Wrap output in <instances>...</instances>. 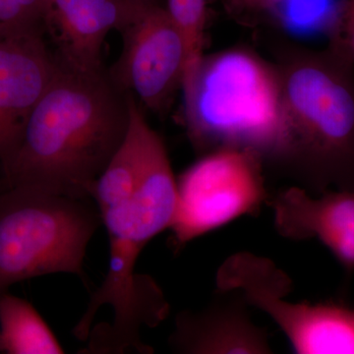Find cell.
I'll list each match as a JSON object with an SVG mask.
<instances>
[{
	"label": "cell",
	"mask_w": 354,
	"mask_h": 354,
	"mask_svg": "<svg viewBox=\"0 0 354 354\" xmlns=\"http://www.w3.org/2000/svg\"><path fill=\"white\" fill-rule=\"evenodd\" d=\"M129 123L130 95L108 71H78L62 62L17 144L0 162V190L91 198Z\"/></svg>",
	"instance_id": "1"
},
{
	"label": "cell",
	"mask_w": 354,
	"mask_h": 354,
	"mask_svg": "<svg viewBox=\"0 0 354 354\" xmlns=\"http://www.w3.org/2000/svg\"><path fill=\"white\" fill-rule=\"evenodd\" d=\"M176 180L160 165L142 167L132 187L95 200L109 236V266L73 333L86 337L99 310H113L104 323L109 337L132 342L144 328H156L169 314V304L157 281L137 272V261L149 242L171 228L176 215Z\"/></svg>",
	"instance_id": "2"
},
{
	"label": "cell",
	"mask_w": 354,
	"mask_h": 354,
	"mask_svg": "<svg viewBox=\"0 0 354 354\" xmlns=\"http://www.w3.org/2000/svg\"><path fill=\"white\" fill-rule=\"evenodd\" d=\"M290 140L286 172L312 194L354 191V66L328 46L279 48Z\"/></svg>",
	"instance_id": "3"
},
{
	"label": "cell",
	"mask_w": 354,
	"mask_h": 354,
	"mask_svg": "<svg viewBox=\"0 0 354 354\" xmlns=\"http://www.w3.org/2000/svg\"><path fill=\"white\" fill-rule=\"evenodd\" d=\"M183 92L184 123L196 150L241 149L286 172L290 140L274 64L244 48L205 55Z\"/></svg>",
	"instance_id": "4"
},
{
	"label": "cell",
	"mask_w": 354,
	"mask_h": 354,
	"mask_svg": "<svg viewBox=\"0 0 354 354\" xmlns=\"http://www.w3.org/2000/svg\"><path fill=\"white\" fill-rule=\"evenodd\" d=\"M100 225L92 198L0 190V295L38 277H82Z\"/></svg>",
	"instance_id": "5"
},
{
	"label": "cell",
	"mask_w": 354,
	"mask_h": 354,
	"mask_svg": "<svg viewBox=\"0 0 354 354\" xmlns=\"http://www.w3.org/2000/svg\"><path fill=\"white\" fill-rule=\"evenodd\" d=\"M218 291H236L249 306L267 314L300 354H354V309L334 304L288 299L292 279L272 260L250 252L225 259L216 278Z\"/></svg>",
	"instance_id": "6"
},
{
	"label": "cell",
	"mask_w": 354,
	"mask_h": 354,
	"mask_svg": "<svg viewBox=\"0 0 354 354\" xmlns=\"http://www.w3.org/2000/svg\"><path fill=\"white\" fill-rule=\"evenodd\" d=\"M259 156L241 149L206 153L177 179L176 215L169 230L176 248L256 216L269 201Z\"/></svg>",
	"instance_id": "7"
},
{
	"label": "cell",
	"mask_w": 354,
	"mask_h": 354,
	"mask_svg": "<svg viewBox=\"0 0 354 354\" xmlns=\"http://www.w3.org/2000/svg\"><path fill=\"white\" fill-rule=\"evenodd\" d=\"M122 51L109 70L114 83L153 113H165L185 71V46L164 4L144 7L120 32Z\"/></svg>",
	"instance_id": "8"
},
{
	"label": "cell",
	"mask_w": 354,
	"mask_h": 354,
	"mask_svg": "<svg viewBox=\"0 0 354 354\" xmlns=\"http://www.w3.org/2000/svg\"><path fill=\"white\" fill-rule=\"evenodd\" d=\"M44 32L0 35V162L17 144L30 114L62 67Z\"/></svg>",
	"instance_id": "9"
},
{
	"label": "cell",
	"mask_w": 354,
	"mask_h": 354,
	"mask_svg": "<svg viewBox=\"0 0 354 354\" xmlns=\"http://www.w3.org/2000/svg\"><path fill=\"white\" fill-rule=\"evenodd\" d=\"M277 232L295 241L317 239L348 272L354 271V191L315 195L291 186L272 200Z\"/></svg>",
	"instance_id": "10"
},
{
	"label": "cell",
	"mask_w": 354,
	"mask_h": 354,
	"mask_svg": "<svg viewBox=\"0 0 354 354\" xmlns=\"http://www.w3.org/2000/svg\"><path fill=\"white\" fill-rule=\"evenodd\" d=\"M143 0H48L44 30L55 39L60 62L69 68L99 72L102 46L144 7Z\"/></svg>",
	"instance_id": "11"
},
{
	"label": "cell",
	"mask_w": 354,
	"mask_h": 354,
	"mask_svg": "<svg viewBox=\"0 0 354 354\" xmlns=\"http://www.w3.org/2000/svg\"><path fill=\"white\" fill-rule=\"evenodd\" d=\"M220 297L197 311L179 312L169 339L171 351L184 354H270L274 353L264 329L249 314L236 291Z\"/></svg>",
	"instance_id": "12"
},
{
	"label": "cell",
	"mask_w": 354,
	"mask_h": 354,
	"mask_svg": "<svg viewBox=\"0 0 354 354\" xmlns=\"http://www.w3.org/2000/svg\"><path fill=\"white\" fill-rule=\"evenodd\" d=\"M0 353L62 354L64 348L30 302L6 291L0 295Z\"/></svg>",
	"instance_id": "13"
},
{
	"label": "cell",
	"mask_w": 354,
	"mask_h": 354,
	"mask_svg": "<svg viewBox=\"0 0 354 354\" xmlns=\"http://www.w3.org/2000/svg\"><path fill=\"white\" fill-rule=\"evenodd\" d=\"M207 2L208 0H165L164 4L185 46L183 88L193 80L205 57Z\"/></svg>",
	"instance_id": "14"
},
{
	"label": "cell",
	"mask_w": 354,
	"mask_h": 354,
	"mask_svg": "<svg viewBox=\"0 0 354 354\" xmlns=\"http://www.w3.org/2000/svg\"><path fill=\"white\" fill-rule=\"evenodd\" d=\"M48 6V0H0V35L44 29Z\"/></svg>",
	"instance_id": "15"
},
{
	"label": "cell",
	"mask_w": 354,
	"mask_h": 354,
	"mask_svg": "<svg viewBox=\"0 0 354 354\" xmlns=\"http://www.w3.org/2000/svg\"><path fill=\"white\" fill-rule=\"evenodd\" d=\"M329 48L354 66V0H344L330 26Z\"/></svg>",
	"instance_id": "16"
},
{
	"label": "cell",
	"mask_w": 354,
	"mask_h": 354,
	"mask_svg": "<svg viewBox=\"0 0 354 354\" xmlns=\"http://www.w3.org/2000/svg\"><path fill=\"white\" fill-rule=\"evenodd\" d=\"M228 10L241 15L276 12L288 0H221Z\"/></svg>",
	"instance_id": "17"
},
{
	"label": "cell",
	"mask_w": 354,
	"mask_h": 354,
	"mask_svg": "<svg viewBox=\"0 0 354 354\" xmlns=\"http://www.w3.org/2000/svg\"><path fill=\"white\" fill-rule=\"evenodd\" d=\"M143 1L148 2V3H160V4H162V2H160V0H143Z\"/></svg>",
	"instance_id": "18"
}]
</instances>
